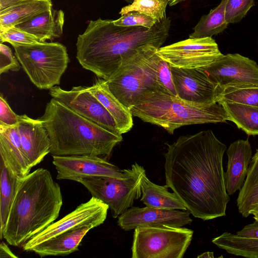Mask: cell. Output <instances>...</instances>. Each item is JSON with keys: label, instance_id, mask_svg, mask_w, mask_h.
Masks as SVG:
<instances>
[{"label": "cell", "instance_id": "cell-42", "mask_svg": "<svg viewBox=\"0 0 258 258\" xmlns=\"http://www.w3.org/2000/svg\"><path fill=\"white\" fill-rule=\"evenodd\" d=\"M252 215H253V218L254 219V220L258 221V212L253 213L252 214Z\"/></svg>", "mask_w": 258, "mask_h": 258}, {"label": "cell", "instance_id": "cell-43", "mask_svg": "<svg viewBox=\"0 0 258 258\" xmlns=\"http://www.w3.org/2000/svg\"><path fill=\"white\" fill-rule=\"evenodd\" d=\"M258 212V206H257L253 211H252L250 213V215L253 213Z\"/></svg>", "mask_w": 258, "mask_h": 258}, {"label": "cell", "instance_id": "cell-5", "mask_svg": "<svg viewBox=\"0 0 258 258\" xmlns=\"http://www.w3.org/2000/svg\"><path fill=\"white\" fill-rule=\"evenodd\" d=\"M130 110L133 116L161 126L170 134L184 125L223 122L228 120L226 111L218 103L199 104L160 91L142 95Z\"/></svg>", "mask_w": 258, "mask_h": 258}, {"label": "cell", "instance_id": "cell-26", "mask_svg": "<svg viewBox=\"0 0 258 258\" xmlns=\"http://www.w3.org/2000/svg\"><path fill=\"white\" fill-rule=\"evenodd\" d=\"M0 237L2 239L20 180L1 159Z\"/></svg>", "mask_w": 258, "mask_h": 258}, {"label": "cell", "instance_id": "cell-12", "mask_svg": "<svg viewBox=\"0 0 258 258\" xmlns=\"http://www.w3.org/2000/svg\"><path fill=\"white\" fill-rule=\"evenodd\" d=\"M49 94L52 98L81 116L111 132L120 134L113 117L88 87L76 86L70 90H65L54 86L49 89Z\"/></svg>", "mask_w": 258, "mask_h": 258}, {"label": "cell", "instance_id": "cell-7", "mask_svg": "<svg viewBox=\"0 0 258 258\" xmlns=\"http://www.w3.org/2000/svg\"><path fill=\"white\" fill-rule=\"evenodd\" d=\"M145 174L144 167L135 163L121 178L87 177L76 181L82 184L92 197L106 204L116 218L133 207L135 200L141 198V182Z\"/></svg>", "mask_w": 258, "mask_h": 258}, {"label": "cell", "instance_id": "cell-10", "mask_svg": "<svg viewBox=\"0 0 258 258\" xmlns=\"http://www.w3.org/2000/svg\"><path fill=\"white\" fill-rule=\"evenodd\" d=\"M157 53L170 67L184 69L205 68L223 55L211 37L189 38L161 47Z\"/></svg>", "mask_w": 258, "mask_h": 258}, {"label": "cell", "instance_id": "cell-23", "mask_svg": "<svg viewBox=\"0 0 258 258\" xmlns=\"http://www.w3.org/2000/svg\"><path fill=\"white\" fill-rule=\"evenodd\" d=\"M88 88L113 117L119 133L122 134L130 131L133 126V115L111 93L106 81L98 79Z\"/></svg>", "mask_w": 258, "mask_h": 258}, {"label": "cell", "instance_id": "cell-41", "mask_svg": "<svg viewBox=\"0 0 258 258\" xmlns=\"http://www.w3.org/2000/svg\"><path fill=\"white\" fill-rule=\"evenodd\" d=\"M214 253L213 252H206L203 253L201 254L200 255L198 256V257H203V258H211L214 257Z\"/></svg>", "mask_w": 258, "mask_h": 258}, {"label": "cell", "instance_id": "cell-29", "mask_svg": "<svg viewBox=\"0 0 258 258\" xmlns=\"http://www.w3.org/2000/svg\"><path fill=\"white\" fill-rule=\"evenodd\" d=\"M212 242L228 253L247 258H258V239L244 238L225 232Z\"/></svg>", "mask_w": 258, "mask_h": 258}, {"label": "cell", "instance_id": "cell-36", "mask_svg": "<svg viewBox=\"0 0 258 258\" xmlns=\"http://www.w3.org/2000/svg\"><path fill=\"white\" fill-rule=\"evenodd\" d=\"M21 68L20 62L13 54L11 49L7 45L0 44V74L9 70L17 72Z\"/></svg>", "mask_w": 258, "mask_h": 258}, {"label": "cell", "instance_id": "cell-19", "mask_svg": "<svg viewBox=\"0 0 258 258\" xmlns=\"http://www.w3.org/2000/svg\"><path fill=\"white\" fill-rule=\"evenodd\" d=\"M1 159L18 177L22 178L31 169L20 141L17 124L7 126L0 124Z\"/></svg>", "mask_w": 258, "mask_h": 258}, {"label": "cell", "instance_id": "cell-27", "mask_svg": "<svg viewBox=\"0 0 258 258\" xmlns=\"http://www.w3.org/2000/svg\"><path fill=\"white\" fill-rule=\"evenodd\" d=\"M228 120L233 122L248 136L258 135V107L239 103L221 101Z\"/></svg>", "mask_w": 258, "mask_h": 258}, {"label": "cell", "instance_id": "cell-6", "mask_svg": "<svg viewBox=\"0 0 258 258\" xmlns=\"http://www.w3.org/2000/svg\"><path fill=\"white\" fill-rule=\"evenodd\" d=\"M12 46L16 57L35 86L49 90L59 85L69 61L65 46L45 41Z\"/></svg>", "mask_w": 258, "mask_h": 258}, {"label": "cell", "instance_id": "cell-4", "mask_svg": "<svg viewBox=\"0 0 258 258\" xmlns=\"http://www.w3.org/2000/svg\"><path fill=\"white\" fill-rule=\"evenodd\" d=\"M39 119L48 133L52 156L108 157L122 140L121 134L87 119L52 98Z\"/></svg>", "mask_w": 258, "mask_h": 258}, {"label": "cell", "instance_id": "cell-33", "mask_svg": "<svg viewBox=\"0 0 258 258\" xmlns=\"http://www.w3.org/2000/svg\"><path fill=\"white\" fill-rule=\"evenodd\" d=\"M254 6V0H228L225 6V19L228 24L240 21Z\"/></svg>", "mask_w": 258, "mask_h": 258}, {"label": "cell", "instance_id": "cell-11", "mask_svg": "<svg viewBox=\"0 0 258 258\" xmlns=\"http://www.w3.org/2000/svg\"><path fill=\"white\" fill-rule=\"evenodd\" d=\"M199 69L222 90L231 87L258 86V65L238 53L223 54L210 65Z\"/></svg>", "mask_w": 258, "mask_h": 258}, {"label": "cell", "instance_id": "cell-31", "mask_svg": "<svg viewBox=\"0 0 258 258\" xmlns=\"http://www.w3.org/2000/svg\"><path fill=\"white\" fill-rule=\"evenodd\" d=\"M169 0H133L121 8L119 14L122 16L130 12H138L150 16L158 21L166 16V9Z\"/></svg>", "mask_w": 258, "mask_h": 258}, {"label": "cell", "instance_id": "cell-1", "mask_svg": "<svg viewBox=\"0 0 258 258\" xmlns=\"http://www.w3.org/2000/svg\"><path fill=\"white\" fill-rule=\"evenodd\" d=\"M164 155L166 185L195 217L209 220L226 216L223 158L226 145L211 130L179 137Z\"/></svg>", "mask_w": 258, "mask_h": 258}, {"label": "cell", "instance_id": "cell-38", "mask_svg": "<svg viewBox=\"0 0 258 258\" xmlns=\"http://www.w3.org/2000/svg\"><path fill=\"white\" fill-rule=\"evenodd\" d=\"M235 235L241 237L258 239V221L255 220L252 223L245 225Z\"/></svg>", "mask_w": 258, "mask_h": 258}, {"label": "cell", "instance_id": "cell-13", "mask_svg": "<svg viewBox=\"0 0 258 258\" xmlns=\"http://www.w3.org/2000/svg\"><path fill=\"white\" fill-rule=\"evenodd\" d=\"M108 209L106 204L92 197L88 202L80 205L63 218L33 236L23 245V249L29 251L42 242L81 226L92 223L101 225L106 218Z\"/></svg>", "mask_w": 258, "mask_h": 258}, {"label": "cell", "instance_id": "cell-25", "mask_svg": "<svg viewBox=\"0 0 258 258\" xmlns=\"http://www.w3.org/2000/svg\"><path fill=\"white\" fill-rule=\"evenodd\" d=\"M238 211L244 218L258 206V149L252 157L244 183L236 200Z\"/></svg>", "mask_w": 258, "mask_h": 258}, {"label": "cell", "instance_id": "cell-32", "mask_svg": "<svg viewBox=\"0 0 258 258\" xmlns=\"http://www.w3.org/2000/svg\"><path fill=\"white\" fill-rule=\"evenodd\" d=\"M227 101L258 107V86L227 87L222 90L218 102Z\"/></svg>", "mask_w": 258, "mask_h": 258}, {"label": "cell", "instance_id": "cell-9", "mask_svg": "<svg viewBox=\"0 0 258 258\" xmlns=\"http://www.w3.org/2000/svg\"><path fill=\"white\" fill-rule=\"evenodd\" d=\"M194 231L182 227L142 226L134 229L132 258H182Z\"/></svg>", "mask_w": 258, "mask_h": 258}, {"label": "cell", "instance_id": "cell-8", "mask_svg": "<svg viewBox=\"0 0 258 258\" xmlns=\"http://www.w3.org/2000/svg\"><path fill=\"white\" fill-rule=\"evenodd\" d=\"M151 45L140 47L108 80H105L111 93L129 109L145 94L162 92L146 63L147 56Z\"/></svg>", "mask_w": 258, "mask_h": 258}, {"label": "cell", "instance_id": "cell-16", "mask_svg": "<svg viewBox=\"0 0 258 258\" xmlns=\"http://www.w3.org/2000/svg\"><path fill=\"white\" fill-rule=\"evenodd\" d=\"M118 225L125 231L142 226L183 227L191 224L189 212L148 207H132L118 217Z\"/></svg>", "mask_w": 258, "mask_h": 258}, {"label": "cell", "instance_id": "cell-37", "mask_svg": "<svg viewBox=\"0 0 258 258\" xmlns=\"http://www.w3.org/2000/svg\"><path fill=\"white\" fill-rule=\"evenodd\" d=\"M18 123V115L11 109L8 103L0 96V124L7 126L16 125Z\"/></svg>", "mask_w": 258, "mask_h": 258}, {"label": "cell", "instance_id": "cell-44", "mask_svg": "<svg viewBox=\"0 0 258 258\" xmlns=\"http://www.w3.org/2000/svg\"><path fill=\"white\" fill-rule=\"evenodd\" d=\"M124 1L128 3L129 4H131L133 1V0H124Z\"/></svg>", "mask_w": 258, "mask_h": 258}, {"label": "cell", "instance_id": "cell-3", "mask_svg": "<svg viewBox=\"0 0 258 258\" xmlns=\"http://www.w3.org/2000/svg\"><path fill=\"white\" fill-rule=\"evenodd\" d=\"M62 199L50 172L38 168L22 178L3 238L10 245H23L58 218Z\"/></svg>", "mask_w": 258, "mask_h": 258}, {"label": "cell", "instance_id": "cell-28", "mask_svg": "<svg viewBox=\"0 0 258 258\" xmlns=\"http://www.w3.org/2000/svg\"><path fill=\"white\" fill-rule=\"evenodd\" d=\"M228 0H221L215 9L201 17L189 38H206L218 34L226 29L229 25L225 19V6Z\"/></svg>", "mask_w": 258, "mask_h": 258}, {"label": "cell", "instance_id": "cell-39", "mask_svg": "<svg viewBox=\"0 0 258 258\" xmlns=\"http://www.w3.org/2000/svg\"><path fill=\"white\" fill-rule=\"evenodd\" d=\"M0 257L17 258V256L15 255L8 246L4 242H2L0 245Z\"/></svg>", "mask_w": 258, "mask_h": 258}, {"label": "cell", "instance_id": "cell-18", "mask_svg": "<svg viewBox=\"0 0 258 258\" xmlns=\"http://www.w3.org/2000/svg\"><path fill=\"white\" fill-rule=\"evenodd\" d=\"M227 170L224 173L226 189L231 196L242 187L252 158L248 140H238L231 143L226 151Z\"/></svg>", "mask_w": 258, "mask_h": 258}, {"label": "cell", "instance_id": "cell-24", "mask_svg": "<svg viewBox=\"0 0 258 258\" xmlns=\"http://www.w3.org/2000/svg\"><path fill=\"white\" fill-rule=\"evenodd\" d=\"M141 201L148 207L166 209L187 210L185 205L173 193L168 190L166 185L161 186L151 181L145 174L141 180Z\"/></svg>", "mask_w": 258, "mask_h": 258}, {"label": "cell", "instance_id": "cell-22", "mask_svg": "<svg viewBox=\"0 0 258 258\" xmlns=\"http://www.w3.org/2000/svg\"><path fill=\"white\" fill-rule=\"evenodd\" d=\"M50 0H23L0 11V32L51 10Z\"/></svg>", "mask_w": 258, "mask_h": 258}, {"label": "cell", "instance_id": "cell-35", "mask_svg": "<svg viewBox=\"0 0 258 258\" xmlns=\"http://www.w3.org/2000/svg\"><path fill=\"white\" fill-rule=\"evenodd\" d=\"M1 43L8 42L12 45H24L40 42L34 35L15 26L0 32Z\"/></svg>", "mask_w": 258, "mask_h": 258}, {"label": "cell", "instance_id": "cell-14", "mask_svg": "<svg viewBox=\"0 0 258 258\" xmlns=\"http://www.w3.org/2000/svg\"><path fill=\"white\" fill-rule=\"evenodd\" d=\"M58 180L76 181L87 177H111L125 176L126 169L121 170L104 159L96 156H52Z\"/></svg>", "mask_w": 258, "mask_h": 258}, {"label": "cell", "instance_id": "cell-17", "mask_svg": "<svg viewBox=\"0 0 258 258\" xmlns=\"http://www.w3.org/2000/svg\"><path fill=\"white\" fill-rule=\"evenodd\" d=\"M17 128L24 152L32 168L50 153L48 133L41 120L26 114L18 115Z\"/></svg>", "mask_w": 258, "mask_h": 258}, {"label": "cell", "instance_id": "cell-20", "mask_svg": "<svg viewBox=\"0 0 258 258\" xmlns=\"http://www.w3.org/2000/svg\"><path fill=\"white\" fill-rule=\"evenodd\" d=\"M99 225L92 223L77 227L41 243L29 251L41 257L70 254L78 249L82 239L89 231Z\"/></svg>", "mask_w": 258, "mask_h": 258}, {"label": "cell", "instance_id": "cell-21", "mask_svg": "<svg viewBox=\"0 0 258 258\" xmlns=\"http://www.w3.org/2000/svg\"><path fill=\"white\" fill-rule=\"evenodd\" d=\"M64 23V12L52 8L15 27L34 35L40 42H45L60 37Z\"/></svg>", "mask_w": 258, "mask_h": 258}, {"label": "cell", "instance_id": "cell-2", "mask_svg": "<svg viewBox=\"0 0 258 258\" xmlns=\"http://www.w3.org/2000/svg\"><path fill=\"white\" fill-rule=\"evenodd\" d=\"M113 21L101 18L90 21L76 43V57L80 64L105 80L140 47L152 44L160 48L169 35L171 22L166 17L148 28L118 26Z\"/></svg>", "mask_w": 258, "mask_h": 258}, {"label": "cell", "instance_id": "cell-34", "mask_svg": "<svg viewBox=\"0 0 258 258\" xmlns=\"http://www.w3.org/2000/svg\"><path fill=\"white\" fill-rule=\"evenodd\" d=\"M115 25L121 27L142 26L148 28L153 27L158 21L147 15L138 12L127 13L115 20L113 21Z\"/></svg>", "mask_w": 258, "mask_h": 258}, {"label": "cell", "instance_id": "cell-15", "mask_svg": "<svg viewBox=\"0 0 258 258\" xmlns=\"http://www.w3.org/2000/svg\"><path fill=\"white\" fill-rule=\"evenodd\" d=\"M170 67L177 96L180 98L202 105L218 102L222 89L200 69Z\"/></svg>", "mask_w": 258, "mask_h": 258}, {"label": "cell", "instance_id": "cell-30", "mask_svg": "<svg viewBox=\"0 0 258 258\" xmlns=\"http://www.w3.org/2000/svg\"><path fill=\"white\" fill-rule=\"evenodd\" d=\"M158 47L151 45L149 48L146 63L152 72L162 92L177 96L169 64L157 53Z\"/></svg>", "mask_w": 258, "mask_h": 258}, {"label": "cell", "instance_id": "cell-40", "mask_svg": "<svg viewBox=\"0 0 258 258\" xmlns=\"http://www.w3.org/2000/svg\"><path fill=\"white\" fill-rule=\"evenodd\" d=\"M23 0H0V11Z\"/></svg>", "mask_w": 258, "mask_h": 258}]
</instances>
